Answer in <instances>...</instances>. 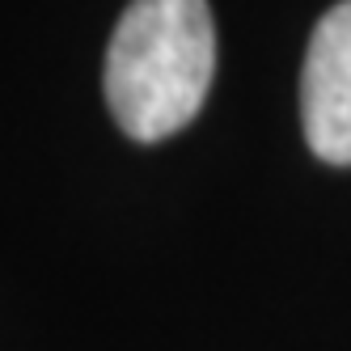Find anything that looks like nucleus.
Returning a JSON list of instances; mask_svg holds the SVG:
<instances>
[{"label":"nucleus","mask_w":351,"mask_h":351,"mask_svg":"<svg viewBox=\"0 0 351 351\" xmlns=\"http://www.w3.org/2000/svg\"><path fill=\"white\" fill-rule=\"evenodd\" d=\"M300 123L326 165H351V0H339L313 26L300 72Z\"/></svg>","instance_id":"2"},{"label":"nucleus","mask_w":351,"mask_h":351,"mask_svg":"<svg viewBox=\"0 0 351 351\" xmlns=\"http://www.w3.org/2000/svg\"><path fill=\"white\" fill-rule=\"evenodd\" d=\"M216 72L208 0H132L106 51V106L140 144L169 140L199 114Z\"/></svg>","instance_id":"1"}]
</instances>
